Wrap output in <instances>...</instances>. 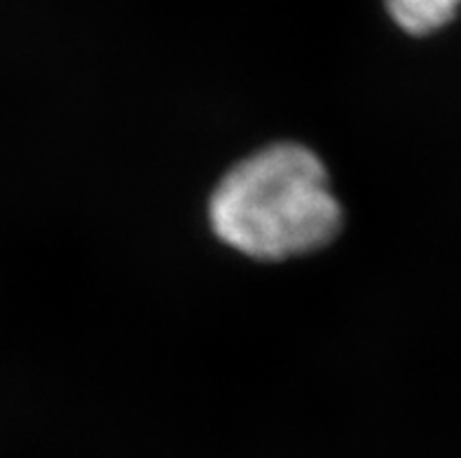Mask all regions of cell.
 I'll list each match as a JSON object with an SVG mask.
<instances>
[{
	"mask_svg": "<svg viewBox=\"0 0 461 458\" xmlns=\"http://www.w3.org/2000/svg\"><path fill=\"white\" fill-rule=\"evenodd\" d=\"M211 229L253 260H288L323 248L342 227V206L310 148L276 143L222 175L209 202Z\"/></svg>",
	"mask_w": 461,
	"mask_h": 458,
	"instance_id": "obj_1",
	"label": "cell"
},
{
	"mask_svg": "<svg viewBox=\"0 0 461 458\" xmlns=\"http://www.w3.org/2000/svg\"><path fill=\"white\" fill-rule=\"evenodd\" d=\"M393 22L412 35H427L452 22L461 0H386Z\"/></svg>",
	"mask_w": 461,
	"mask_h": 458,
	"instance_id": "obj_2",
	"label": "cell"
}]
</instances>
